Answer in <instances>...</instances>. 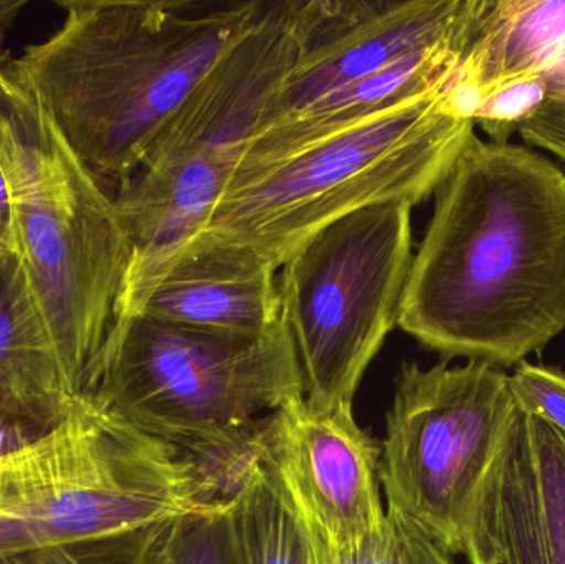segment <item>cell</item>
I'll return each instance as SVG.
<instances>
[{"mask_svg":"<svg viewBox=\"0 0 565 564\" xmlns=\"http://www.w3.org/2000/svg\"><path fill=\"white\" fill-rule=\"evenodd\" d=\"M78 396L22 260L0 248V413L52 429Z\"/></svg>","mask_w":565,"mask_h":564,"instance_id":"9a60e30c","label":"cell"},{"mask_svg":"<svg viewBox=\"0 0 565 564\" xmlns=\"http://www.w3.org/2000/svg\"><path fill=\"white\" fill-rule=\"evenodd\" d=\"M88 394L198 460L228 492L264 421L305 400V387L282 318L238 333L125 315Z\"/></svg>","mask_w":565,"mask_h":564,"instance_id":"277c9868","label":"cell"},{"mask_svg":"<svg viewBox=\"0 0 565 564\" xmlns=\"http://www.w3.org/2000/svg\"><path fill=\"white\" fill-rule=\"evenodd\" d=\"M25 6L26 0H0V65H3L7 58V33L10 32L13 23L19 19L20 10Z\"/></svg>","mask_w":565,"mask_h":564,"instance_id":"cb8c5ba5","label":"cell"},{"mask_svg":"<svg viewBox=\"0 0 565 564\" xmlns=\"http://www.w3.org/2000/svg\"><path fill=\"white\" fill-rule=\"evenodd\" d=\"M62 26L6 66L105 184L121 185L268 0H62Z\"/></svg>","mask_w":565,"mask_h":564,"instance_id":"7a4b0ae2","label":"cell"},{"mask_svg":"<svg viewBox=\"0 0 565 564\" xmlns=\"http://www.w3.org/2000/svg\"><path fill=\"white\" fill-rule=\"evenodd\" d=\"M518 132L527 145L546 149L565 161V86L551 89L543 108Z\"/></svg>","mask_w":565,"mask_h":564,"instance_id":"7402d4cb","label":"cell"},{"mask_svg":"<svg viewBox=\"0 0 565 564\" xmlns=\"http://www.w3.org/2000/svg\"><path fill=\"white\" fill-rule=\"evenodd\" d=\"M46 430H50L49 427L40 426L32 421L0 413V457L22 449L26 444L42 437Z\"/></svg>","mask_w":565,"mask_h":564,"instance_id":"603a6c76","label":"cell"},{"mask_svg":"<svg viewBox=\"0 0 565 564\" xmlns=\"http://www.w3.org/2000/svg\"><path fill=\"white\" fill-rule=\"evenodd\" d=\"M225 497L198 460L82 394L42 437L0 457V556L149 529Z\"/></svg>","mask_w":565,"mask_h":564,"instance_id":"8992f818","label":"cell"},{"mask_svg":"<svg viewBox=\"0 0 565 564\" xmlns=\"http://www.w3.org/2000/svg\"><path fill=\"white\" fill-rule=\"evenodd\" d=\"M470 564H565V436L514 406L468 530Z\"/></svg>","mask_w":565,"mask_h":564,"instance_id":"7c38bea8","label":"cell"},{"mask_svg":"<svg viewBox=\"0 0 565 564\" xmlns=\"http://www.w3.org/2000/svg\"><path fill=\"white\" fill-rule=\"evenodd\" d=\"M302 529L311 550L312 564H455L454 556L392 510H387V522L374 539L344 552L326 545L306 526Z\"/></svg>","mask_w":565,"mask_h":564,"instance_id":"ac0fdd59","label":"cell"},{"mask_svg":"<svg viewBox=\"0 0 565 564\" xmlns=\"http://www.w3.org/2000/svg\"><path fill=\"white\" fill-rule=\"evenodd\" d=\"M0 168L12 248L78 394L118 320L132 245L115 198L0 65Z\"/></svg>","mask_w":565,"mask_h":564,"instance_id":"3957f363","label":"cell"},{"mask_svg":"<svg viewBox=\"0 0 565 564\" xmlns=\"http://www.w3.org/2000/svg\"><path fill=\"white\" fill-rule=\"evenodd\" d=\"M252 453L302 526L331 549H358L384 529L381 443L352 406L316 413L305 400L289 404L264 421Z\"/></svg>","mask_w":565,"mask_h":564,"instance_id":"9c48e42d","label":"cell"},{"mask_svg":"<svg viewBox=\"0 0 565 564\" xmlns=\"http://www.w3.org/2000/svg\"><path fill=\"white\" fill-rule=\"evenodd\" d=\"M408 201L359 209L306 238L281 265V317L309 411L352 406L372 360L397 327L411 272Z\"/></svg>","mask_w":565,"mask_h":564,"instance_id":"52a82bcc","label":"cell"},{"mask_svg":"<svg viewBox=\"0 0 565 564\" xmlns=\"http://www.w3.org/2000/svg\"><path fill=\"white\" fill-rule=\"evenodd\" d=\"M510 374L484 361L404 363L385 419L379 480L387 510L465 556L481 487L513 414Z\"/></svg>","mask_w":565,"mask_h":564,"instance_id":"ba28073f","label":"cell"},{"mask_svg":"<svg viewBox=\"0 0 565 564\" xmlns=\"http://www.w3.org/2000/svg\"><path fill=\"white\" fill-rule=\"evenodd\" d=\"M0 248H12V215H10L9 192H7L2 168H0Z\"/></svg>","mask_w":565,"mask_h":564,"instance_id":"d4e9b609","label":"cell"},{"mask_svg":"<svg viewBox=\"0 0 565 564\" xmlns=\"http://www.w3.org/2000/svg\"><path fill=\"white\" fill-rule=\"evenodd\" d=\"M227 497L242 563L312 564L305 529L252 450Z\"/></svg>","mask_w":565,"mask_h":564,"instance_id":"2e32d148","label":"cell"},{"mask_svg":"<svg viewBox=\"0 0 565 564\" xmlns=\"http://www.w3.org/2000/svg\"><path fill=\"white\" fill-rule=\"evenodd\" d=\"M473 132L447 92L411 99L277 158L235 166L198 234L247 248L278 270L344 215L435 194Z\"/></svg>","mask_w":565,"mask_h":564,"instance_id":"5b68a950","label":"cell"},{"mask_svg":"<svg viewBox=\"0 0 565 564\" xmlns=\"http://www.w3.org/2000/svg\"><path fill=\"white\" fill-rule=\"evenodd\" d=\"M483 3L484 0H305L298 58L262 128L405 56L470 39Z\"/></svg>","mask_w":565,"mask_h":564,"instance_id":"30bf717a","label":"cell"},{"mask_svg":"<svg viewBox=\"0 0 565 564\" xmlns=\"http://www.w3.org/2000/svg\"><path fill=\"white\" fill-rule=\"evenodd\" d=\"M166 523L108 539L12 553L0 556V564H149Z\"/></svg>","mask_w":565,"mask_h":564,"instance_id":"d6986e66","label":"cell"},{"mask_svg":"<svg viewBox=\"0 0 565 564\" xmlns=\"http://www.w3.org/2000/svg\"><path fill=\"white\" fill-rule=\"evenodd\" d=\"M524 75L546 76L551 89L565 86V0H484L448 86L451 108L473 121L491 86Z\"/></svg>","mask_w":565,"mask_h":564,"instance_id":"5bb4252c","label":"cell"},{"mask_svg":"<svg viewBox=\"0 0 565 564\" xmlns=\"http://www.w3.org/2000/svg\"><path fill=\"white\" fill-rule=\"evenodd\" d=\"M551 85L544 75H524L491 86L478 103L473 115L475 126H481L497 145L510 142L514 131H520L547 102Z\"/></svg>","mask_w":565,"mask_h":564,"instance_id":"ffe728a7","label":"cell"},{"mask_svg":"<svg viewBox=\"0 0 565 564\" xmlns=\"http://www.w3.org/2000/svg\"><path fill=\"white\" fill-rule=\"evenodd\" d=\"M434 195L397 327L447 360L518 366L565 330V172L473 132Z\"/></svg>","mask_w":565,"mask_h":564,"instance_id":"6da1fadb","label":"cell"},{"mask_svg":"<svg viewBox=\"0 0 565 564\" xmlns=\"http://www.w3.org/2000/svg\"><path fill=\"white\" fill-rule=\"evenodd\" d=\"M514 403L565 436V371L523 361L510 374Z\"/></svg>","mask_w":565,"mask_h":564,"instance_id":"44dd1931","label":"cell"},{"mask_svg":"<svg viewBox=\"0 0 565 564\" xmlns=\"http://www.w3.org/2000/svg\"><path fill=\"white\" fill-rule=\"evenodd\" d=\"M149 564H244L232 526L228 497L204 512L166 523Z\"/></svg>","mask_w":565,"mask_h":564,"instance_id":"e0dca14e","label":"cell"},{"mask_svg":"<svg viewBox=\"0 0 565 564\" xmlns=\"http://www.w3.org/2000/svg\"><path fill=\"white\" fill-rule=\"evenodd\" d=\"M277 272L247 248L198 234L129 267L118 318L146 315L184 327L262 333L282 318Z\"/></svg>","mask_w":565,"mask_h":564,"instance_id":"4fadbf2b","label":"cell"},{"mask_svg":"<svg viewBox=\"0 0 565 564\" xmlns=\"http://www.w3.org/2000/svg\"><path fill=\"white\" fill-rule=\"evenodd\" d=\"M305 0H268L262 19L205 75L142 164L212 158L237 164L301 46Z\"/></svg>","mask_w":565,"mask_h":564,"instance_id":"8fae6325","label":"cell"}]
</instances>
